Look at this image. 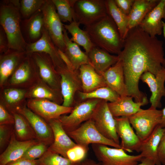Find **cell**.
Segmentation results:
<instances>
[{
	"mask_svg": "<svg viewBox=\"0 0 165 165\" xmlns=\"http://www.w3.org/2000/svg\"><path fill=\"white\" fill-rule=\"evenodd\" d=\"M124 40L118 56L123 64L128 96L141 102L145 96L139 88L141 76L146 72L156 76L163 67V42L151 36L139 26L129 30Z\"/></svg>",
	"mask_w": 165,
	"mask_h": 165,
	"instance_id": "obj_1",
	"label": "cell"
},
{
	"mask_svg": "<svg viewBox=\"0 0 165 165\" xmlns=\"http://www.w3.org/2000/svg\"><path fill=\"white\" fill-rule=\"evenodd\" d=\"M85 31L95 46L117 55L122 51L124 40L121 38L116 24L108 14L93 24L86 27Z\"/></svg>",
	"mask_w": 165,
	"mask_h": 165,
	"instance_id": "obj_2",
	"label": "cell"
},
{
	"mask_svg": "<svg viewBox=\"0 0 165 165\" xmlns=\"http://www.w3.org/2000/svg\"><path fill=\"white\" fill-rule=\"evenodd\" d=\"M19 7L12 3L1 6L0 24L6 36L9 50L26 51L28 43L21 31Z\"/></svg>",
	"mask_w": 165,
	"mask_h": 165,
	"instance_id": "obj_3",
	"label": "cell"
},
{
	"mask_svg": "<svg viewBox=\"0 0 165 165\" xmlns=\"http://www.w3.org/2000/svg\"><path fill=\"white\" fill-rule=\"evenodd\" d=\"M74 19L85 27L90 25L108 14L106 0H76L73 7Z\"/></svg>",
	"mask_w": 165,
	"mask_h": 165,
	"instance_id": "obj_4",
	"label": "cell"
},
{
	"mask_svg": "<svg viewBox=\"0 0 165 165\" xmlns=\"http://www.w3.org/2000/svg\"><path fill=\"white\" fill-rule=\"evenodd\" d=\"M101 144H92L96 157L102 165H136L144 158L141 155H130L121 148Z\"/></svg>",
	"mask_w": 165,
	"mask_h": 165,
	"instance_id": "obj_5",
	"label": "cell"
},
{
	"mask_svg": "<svg viewBox=\"0 0 165 165\" xmlns=\"http://www.w3.org/2000/svg\"><path fill=\"white\" fill-rule=\"evenodd\" d=\"M66 133L76 144L88 150L90 144H95L121 148L120 145L103 136L95 127L91 119L82 123L75 129Z\"/></svg>",
	"mask_w": 165,
	"mask_h": 165,
	"instance_id": "obj_6",
	"label": "cell"
},
{
	"mask_svg": "<svg viewBox=\"0 0 165 165\" xmlns=\"http://www.w3.org/2000/svg\"><path fill=\"white\" fill-rule=\"evenodd\" d=\"M162 110L150 106L146 109H141L128 117L129 122L140 140L143 141L160 124Z\"/></svg>",
	"mask_w": 165,
	"mask_h": 165,
	"instance_id": "obj_7",
	"label": "cell"
},
{
	"mask_svg": "<svg viewBox=\"0 0 165 165\" xmlns=\"http://www.w3.org/2000/svg\"><path fill=\"white\" fill-rule=\"evenodd\" d=\"M39 78L36 66L31 55L27 53L3 87L27 90Z\"/></svg>",
	"mask_w": 165,
	"mask_h": 165,
	"instance_id": "obj_8",
	"label": "cell"
},
{
	"mask_svg": "<svg viewBox=\"0 0 165 165\" xmlns=\"http://www.w3.org/2000/svg\"><path fill=\"white\" fill-rule=\"evenodd\" d=\"M40 10L43 16L44 28L55 45L64 52L65 45L63 34L64 26L52 0H46Z\"/></svg>",
	"mask_w": 165,
	"mask_h": 165,
	"instance_id": "obj_9",
	"label": "cell"
},
{
	"mask_svg": "<svg viewBox=\"0 0 165 165\" xmlns=\"http://www.w3.org/2000/svg\"><path fill=\"white\" fill-rule=\"evenodd\" d=\"M101 100L92 99L83 101L76 105L68 115L61 116L59 119L67 132L74 130L82 123L90 119Z\"/></svg>",
	"mask_w": 165,
	"mask_h": 165,
	"instance_id": "obj_10",
	"label": "cell"
},
{
	"mask_svg": "<svg viewBox=\"0 0 165 165\" xmlns=\"http://www.w3.org/2000/svg\"><path fill=\"white\" fill-rule=\"evenodd\" d=\"M108 102L101 100L91 119L98 131L106 138L120 145L116 129V121L108 106Z\"/></svg>",
	"mask_w": 165,
	"mask_h": 165,
	"instance_id": "obj_11",
	"label": "cell"
},
{
	"mask_svg": "<svg viewBox=\"0 0 165 165\" xmlns=\"http://www.w3.org/2000/svg\"><path fill=\"white\" fill-rule=\"evenodd\" d=\"M61 77V90L63 101V106L73 107L76 92L82 91L79 71L71 70L67 67L56 69Z\"/></svg>",
	"mask_w": 165,
	"mask_h": 165,
	"instance_id": "obj_12",
	"label": "cell"
},
{
	"mask_svg": "<svg viewBox=\"0 0 165 165\" xmlns=\"http://www.w3.org/2000/svg\"><path fill=\"white\" fill-rule=\"evenodd\" d=\"M15 112L19 113L28 120L34 131L37 139L49 147L54 141L52 129L45 120L36 114L26 106V104L16 108Z\"/></svg>",
	"mask_w": 165,
	"mask_h": 165,
	"instance_id": "obj_13",
	"label": "cell"
},
{
	"mask_svg": "<svg viewBox=\"0 0 165 165\" xmlns=\"http://www.w3.org/2000/svg\"><path fill=\"white\" fill-rule=\"evenodd\" d=\"M26 106L46 121L59 119L64 115L70 113L73 107H66L50 100L40 99H27Z\"/></svg>",
	"mask_w": 165,
	"mask_h": 165,
	"instance_id": "obj_14",
	"label": "cell"
},
{
	"mask_svg": "<svg viewBox=\"0 0 165 165\" xmlns=\"http://www.w3.org/2000/svg\"><path fill=\"white\" fill-rule=\"evenodd\" d=\"M31 54L40 78L52 88L61 92V77L50 57L43 53Z\"/></svg>",
	"mask_w": 165,
	"mask_h": 165,
	"instance_id": "obj_15",
	"label": "cell"
},
{
	"mask_svg": "<svg viewBox=\"0 0 165 165\" xmlns=\"http://www.w3.org/2000/svg\"><path fill=\"white\" fill-rule=\"evenodd\" d=\"M26 51L28 54L38 52L47 54L52 60L56 69L66 67L59 55L58 48L44 27L40 38L35 42L28 44Z\"/></svg>",
	"mask_w": 165,
	"mask_h": 165,
	"instance_id": "obj_16",
	"label": "cell"
},
{
	"mask_svg": "<svg viewBox=\"0 0 165 165\" xmlns=\"http://www.w3.org/2000/svg\"><path fill=\"white\" fill-rule=\"evenodd\" d=\"M116 131L121 139V148L128 152H139L142 141L134 132L128 117H114Z\"/></svg>",
	"mask_w": 165,
	"mask_h": 165,
	"instance_id": "obj_17",
	"label": "cell"
},
{
	"mask_svg": "<svg viewBox=\"0 0 165 165\" xmlns=\"http://www.w3.org/2000/svg\"><path fill=\"white\" fill-rule=\"evenodd\" d=\"M140 79L150 88L151 92L150 98L151 106L156 108H160L161 98L165 97V67L163 66L156 76L150 72H146L142 75Z\"/></svg>",
	"mask_w": 165,
	"mask_h": 165,
	"instance_id": "obj_18",
	"label": "cell"
},
{
	"mask_svg": "<svg viewBox=\"0 0 165 165\" xmlns=\"http://www.w3.org/2000/svg\"><path fill=\"white\" fill-rule=\"evenodd\" d=\"M46 121L51 127L54 136L53 142L48 149L67 158V152L77 144L68 135L59 119Z\"/></svg>",
	"mask_w": 165,
	"mask_h": 165,
	"instance_id": "obj_19",
	"label": "cell"
},
{
	"mask_svg": "<svg viewBox=\"0 0 165 165\" xmlns=\"http://www.w3.org/2000/svg\"><path fill=\"white\" fill-rule=\"evenodd\" d=\"M26 51L9 50L0 57V86L2 88L26 56Z\"/></svg>",
	"mask_w": 165,
	"mask_h": 165,
	"instance_id": "obj_20",
	"label": "cell"
},
{
	"mask_svg": "<svg viewBox=\"0 0 165 165\" xmlns=\"http://www.w3.org/2000/svg\"><path fill=\"white\" fill-rule=\"evenodd\" d=\"M39 142L37 139L19 141L16 138L14 130L7 147L0 155V165H6L21 158L30 147Z\"/></svg>",
	"mask_w": 165,
	"mask_h": 165,
	"instance_id": "obj_21",
	"label": "cell"
},
{
	"mask_svg": "<svg viewBox=\"0 0 165 165\" xmlns=\"http://www.w3.org/2000/svg\"><path fill=\"white\" fill-rule=\"evenodd\" d=\"M165 0H160L158 4L145 16L139 26L152 37L161 35L163 31V8Z\"/></svg>",
	"mask_w": 165,
	"mask_h": 165,
	"instance_id": "obj_22",
	"label": "cell"
},
{
	"mask_svg": "<svg viewBox=\"0 0 165 165\" xmlns=\"http://www.w3.org/2000/svg\"><path fill=\"white\" fill-rule=\"evenodd\" d=\"M131 96L120 97L117 101L108 102V108L114 117H128L136 113L141 107L147 105L148 101L146 96L141 102H134Z\"/></svg>",
	"mask_w": 165,
	"mask_h": 165,
	"instance_id": "obj_23",
	"label": "cell"
},
{
	"mask_svg": "<svg viewBox=\"0 0 165 165\" xmlns=\"http://www.w3.org/2000/svg\"><path fill=\"white\" fill-rule=\"evenodd\" d=\"M107 86L120 97L128 96L125 84L123 68L119 60L101 74Z\"/></svg>",
	"mask_w": 165,
	"mask_h": 165,
	"instance_id": "obj_24",
	"label": "cell"
},
{
	"mask_svg": "<svg viewBox=\"0 0 165 165\" xmlns=\"http://www.w3.org/2000/svg\"><path fill=\"white\" fill-rule=\"evenodd\" d=\"M165 132V128L158 125L147 138L142 141L139 149V152L143 157L152 160L156 165H161L157 151L160 141Z\"/></svg>",
	"mask_w": 165,
	"mask_h": 165,
	"instance_id": "obj_25",
	"label": "cell"
},
{
	"mask_svg": "<svg viewBox=\"0 0 165 165\" xmlns=\"http://www.w3.org/2000/svg\"><path fill=\"white\" fill-rule=\"evenodd\" d=\"M79 72L83 92H90L98 88L107 86L102 75L97 72L90 64L81 66Z\"/></svg>",
	"mask_w": 165,
	"mask_h": 165,
	"instance_id": "obj_26",
	"label": "cell"
},
{
	"mask_svg": "<svg viewBox=\"0 0 165 165\" xmlns=\"http://www.w3.org/2000/svg\"><path fill=\"white\" fill-rule=\"evenodd\" d=\"M27 90V99H45L59 105L63 103V100L61 92L52 88L40 78Z\"/></svg>",
	"mask_w": 165,
	"mask_h": 165,
	"instance_id": "obj_27",
	"label": "cell"
},
{
	"mask_svg": "<svg viewBox=\"0 0 165 165\" xmlns=\"http://www.w3.org/2000/svg\"><path fill=\"white\" fill-rule=\"evenodd\" d=\"M90 64L101 75L119 61L118 55H112L106 51L94 46L87 54Z\"/></svg>",
	"mask_w": 165,
	"mask_h": 165,
	"instance_id": "obj_28",
	"label": "cell"
},
{
	"mask_svg": "<svg viewBox=\"0 0 165 165\" xmlns=\"http://www.w3.org/2000/svg\"><path fill=\"white\" fill-rule=\"evenodd\" d=\"M1 90L0 102L11 113L15 112L17 108L26 104V89L3 87Z\"/></svg>",
	"mask_w": 165,
	"mask_h": 165,
	"instance_id": "obj_29",
	"label": "cell"
},
{
	"mask_svg": "<svg viewBox=\"0 0 165 165\" xmlns=\"http://www.w3.org/2000/svg\"><path fill=\"white\" fill-rule=\"evenodd\" d=\"M160 1L135 0L128 15V30L138 26L145 16L158 4Z\"/></svg>",
	"mask_w": 165,
	"mask_h": 165,
	"instance_id": "obj_30",
	"label": "cell"
},
{
	"mask_svg": "<svg viewBox=\"0 0 165 165\" xmlns=\"http://www.w3.org/2000/svg\"><path fill=\"white\" fill-rule=\"evenodd\" d=\"M63 34L65 45L64 53L70 61L74 70L78 71L82 65L90 64L88 56L85 52L81 50L78 45L69 38L64 27Z\"/></svg>",
	"mask_w": 165,
	"mask_h": 165,
	"instance_id": "obj_31",
	"label": "cell"
},
{
	"mask_svg": "<svg viewBox=\"0 0 165 165\" xmlns=\"http://www.w3.org/2000/svg\"><path fill=\"white\" fill-rule=\"evenodd\" d=\"M108 14L116 24L121 38L124 40L129 31V16L116 6L114 0H106Z\"/></svg>",
	"mask_w": 165,
	"mask_h": 165,
	"instance_id": "obj_32",
	"label": "cell"
},
{
	"mask_svg": "<svg viewBox=\"0 0 165 165\" xmlns=\"http://www.w3.org/2000/svg\"><path fill=\"white\" fill-rule=\"evenodd\" d=\"M80 24L79 22L73 20L69 24L64 25V26L71 35V40L79 46L82 47L87 54L95 46L87 32L79 28Z\"/></svg>",
	"mask_w": 165,
	"mask_h": 165,
	"instance_id": "obj_33",
	"label": "cell"
},
{
	"mask_svg": "<svg viewBox=\"0 0 165 165\" xmlns=\"http://www.w3.org/2000/svg\"><path fill=\"white\" fill-rule=\"evenodd\" d=\"M11 114L14 117V131L17 139L20 141L37 139L34 131L25 118L16 112H12Z\"/></svg>",
	"mask_w": 165,
	"mask_h": 165,
	"instance_id": "obj_34",
	"label": "cell"
},
{
	"mask_svg": "<svg viewBox=\"0 0 165 165\" xmlns=\"http://www.w3.org/2000/svg\"><path fill=\"white\" fill-rule=\"evenodd\" d=\"M78 94L82 101L95 99L113 102L118 100L120 97V96L117 93L108 86L100 87L88 93L79 91Z\"/></svg>",
	"mask_w": 165,
	"mask_h": 165,
	"instance_id": "obj_35",
	"label": "cell"
},
{
	"mask_svg": "<svg viewBox=\"0 0 165 165\" xmlns=\"http://www.w3.org/2000/svg\"><path fill=\"white\" fill-rule=\"evenodd\" d=\"M43 27V17L40 10V11L31 16L27 21L26 28L29 38L33 40H38L42 36Z\"/></svg>",
	"mask_w": 165,
	"mask_h": 165,
	"instance_id": "obj_36",
	"label": "cell"
},
{
	"mask_svg": "<svg viewBox=\"0 0 165 165\" xmlns=\"http://www.w3.org/2000/svg\"><path fill=\"white\" fill-rule=\"evenodd\" d=\"M57 15L62 22H72L74 19L73 7L76 0H52Z\"/></svg>",
	"mask_w": 165,
	"mask_h": 165,
	"instance_id": "obj_37",
	"label": "cell"
},
{
	"mask_svg": "<svg viewBox=\"0 0 165 165\" xmlns=\"http://www.w3.org/2000/svg\"><path fill=\"white\" fill-rule=\"evenodd\" d=\"M38 165H79L60 154L48 149L43 155L38 159Z\"/></svg>",
	"mask_w": 165,
	"mask_h": 165,
	"instance_id": "obj_38",
	"label": "cell"
},
{
	"mask_svg": "<svg viewBox=\"0 0 165 165\" xmlns=\"http://www.w3.org/2000/svg\"><path fill=\"white\" fill-rule=\"evenodd\" d=\"M46 0H21L20 2V12L25 18L32 16L40 10Z\"/></svg>",
	"mask_w": 165,
	"mask_h": 165,
	"instance_id": "obj_39",
	"label": "cell"
},
{
	"mask_svg": "<svg viewBox=\"0 0 165 165\" xmlns=\"http://www.w3.org/2000/svg\"><path fill=\"white\" fill-rule=\"evenodd\" d=\"M48 147L46 145L40 142L30 147L22 158L31 160H37L43 155Z\"/></svg>",
	"mask_w": 165,
	"mask_h": 165,
	"instance_id": "obj_40",
	"label": "cell"
},
{
	"mask_svg": "<svg viewBox=\"0 0 165 165\" xmlns=\"http://www.w3.org/2000/svg\"><path fill=\"white\" fill-rule=\"evenodd\" d=\"M88 151L84 147L77 144L67 152V158L73 162L80 163L86 158Z\"/></svg>",
	"mask_w": 165,
	"mask_h": 165,
	"instance_id": "obj_41",
	"label": "cell"
},
{
	"mask_svg": "<svg viewBox=\"0 0 165 165\" xmlns=\"http://www.w3.org/2000/svg\"><path fill=\"white\" fill-rule=\"evenodd\" d=\"M10 125H0V147L2 150L9 142L13 130L9 127Z\"/></svg>",
	"mask_w": 165,
	"mask_h": 165,
	"instance_id": "obj_42",
	"label": "cell"
},
{
	"mask_svg": "<svg viewBox=\"0 0 165 165\" xmlns=\"http://www.w3.org/2000/svg\"><path fill=\"white\" fill-rule=\"evenodd\" d=\"M14 119L13 115L10 114L5 106L0 103V125L14 124Z\"/></svg>",
	"mask_w": 165,
	"mask_h": 165,
	"instance_id": "obj_43",
	"label": "cell"
},
{
	"mask_svg": "<svg viewBox=\"0 0 165 165\" xmlns=\"http://www.w3.org/2000/svg\"><path fill=\"white\" fill-rule=\"evenodd\" d=\"M135 0H114L117 7L124 14L129 15Z\"/></svg>",
	"mask_w": 165,
	"mask_h": 165,
	"instance_id": "obj_44",
	"label": "cell"
},
{
	"mask_svg": "<svg viewBox=\"0 0 165 165\" xmlns=\"http://www.w3.org/2000/svg\"><path fill=\"white\" fill-rule=\"evenodd\" d=\"M157 152L158 157L161 164L165 165V132L160 141Z\"/></svg>",
	"mask_w": 165,
	"mask_h": 165,
	"instance_id": "obj_45",
	"label": "cell"
},
{
	"mask_svg": "<svg viewBox=\"0 0 165 165\" xmlns=\"http://www.w3.org/2000/svg\"><path fill=\"white\" fill-rule=\"evenodd\" d=\"M5 34L2 29L0 31V52L1 54L5 53L9 50L7 40Z\"/></svg>",
	"mask_w": 165,
	"mask_h": 165,
	"instance_id": "obj_46",
	"label": "cell"
},
{
	"mask_svg": "<svg viewBox=\"0 0 165 165\" xmlns=\"http://www.w3.org/2000/svg\"><path fill=\"white\" fill-rule=\"evenodd\" d=\"M6 165H38V160H31L21 158Z\"/></svg>",
	"mask_w": 165,
	"mask_h": 165,
	"instance_id": "obj_47",
	"label": "cell"
},
{
	"mask_svg": "<svg viewBox=\"0 0 165 165\" xmlns=\"http://www.w3.org/2000/svg\"><path fill=\"white\" fill-rule=\"evenodd\" d=\"M79 165H102L100 163H97L94 160L86 158L80 162Z\"/></svg>",
	"mask_w": 165,
	"mask_h": 165,
	"instance_id": "obj_48",
	"label": "cell"
},
{
	"mask_svg": "<svg viewBox=\"0 0 165 165\" xmlns=\"http://www.w3.org/2000/svg\"><path fill=\"white\" fill-rule=\"evenodd\" d=\"M141 162L136 165H156L153 161L147 158H144Z\"/></svg>",
	"mask_w": 165,
	"mask_h": 165,
	"instance_id": "obj_49",
	"label": "cell"
},
{
	"mask_svg": "<svg viewBox=\"0 0 165 165\" xmlns=\"http://www.w3.org/2000/svg\"><path fill=\"white\" fill-rule=\"evenodd\" d=\"M162 116L159 125L162 127L165 128V107L162 110Z\"/></svg>",
	"mask_w": 165,
	"mask_h": 165,
	"instance_id": "obj_50",
	"label": "cell"
},
{
	"mask_svg": "<svg viewBox=\"0 0 165 165\" xmlns=\"http://www.w3.org/2000/svg\"><path fill=\"white\" fill-rule=\"evenodd\" d=\"M163 34L165 38V23L163 21ZM163 66L165 67V60L164 61V63L163 64Z\"/></svg>",
	"mask_w": 165,
	"mask_h": 165,
	"instance_id": "obj_51",
	"label": "cell"
},
{
	"mask_svg": "<svg viewBox=\"0 0 165 165\" xmlns=\"http://www.w3.org/2000/svg\"><path fill=\"white\" fill-rule=\"evenodd\" d=\"M163 18L165 20V2L163 8Z\"/></svg>",
	"mask_w": 165,
	"mask_h": 165,
	"instance_id": "obj_52",
	"label": "cell"
}]
</instances>
